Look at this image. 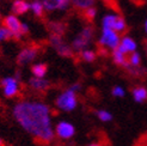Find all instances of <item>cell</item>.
Masks as SVG:
<instances>
[{
  "mask_svg": "<svg viewBox=\"0 0 147 146\" xmlns=\"http://www.w3.org/2000/svg\"><path fill=\"white\" fill-rule=\"evenodd\" d=\"M29 85H30L32 89L35 90H38V91H45L47 90L50 83L46 79H42V78H31L29 80Z\"/></svg>",
  "mask_w": 147,
  "mask_h": 146,
  "instance_id": "8fae6325",
  "label": "cell"
},
{
  "mask_svg": "<svg viewBox=\"0 0 147 146\" xmlns=\"http://www.w3.org/2000/svg\"><path fill=\"white\" fill-rule=\"evenodd\" d=\"M38 54V48L37 47H28L20 50V53L17 56V62L18 65H25L28 62L32 61Z\"/></svg>",
  "mask_w": 147,
  "mask_h": 146,
  "instance_id": "ba28073f",
  "label": "cell"
},
{
  "mask_svg": "<svg viewBox=\"0 0 147 146\" xmlns=\"http://www.w3.org/2000/svg\"><path fill=\"white\" fill-rule=\"evenodd\" d=\"M80 56H82V59L86 62H92L96 59V54H94V52H92V50H83Z\"/></svg>",
  "mask_w": 147,
  "mask_h": 146,
  "instance_id": "7402d4cb",
  "label": "cell"
},
{
  "mask_svg": "<svg viewBox=\"0 0 147 146\" xmlns=\"http://www.w3.org/2000/svg\"><path fill=\"white\" fill-rule=\"evenodd\" d=\"M113 95H114L115 97H123L124 96V91H123L122 87L115 86L114 89H113Z\"/></svg>",
  "mask_w": 147,
  "mask_h": 146,
  "instance_id": "484cf974",
  "label": "cell"
},
{
  "mask_svg": "<svg viewBox=\"0 0 147 146\" xmlns=\"http://www.w3.org/2000/svg\"><path fill=\"white\" fill-rule=\"evenodd\" d=\"M50 45L55 48L57 54H60L61 56L69 57L73 55V49L69 46L66 45L62 40V36H60V35L51 34L50 35Z\"/></svg>",
  "mask_w": 147,
  "mask_h": 146,
  "instance_id": "277c9868",
  "label": "cell"
},
{
  "mask_svg": "<svg viewBox=\"0 0 147 146\" xmlns=\"http://www.w3.org/2000/svg\"><path fill=\"white\" fill-rule=\"evenodd\" d=\"M89 146H100L99 144H91V145H89Z\"/></svg>",
  "mask_w": 147,
  "mask_h": 146,
  "instance_id": "83f0119b",
  "label": "cell"
},
{
  "mask_svg": "<svg viewBox=\"0 0 147 146\" xmlns=\"http://www.w3.org/2000/svg\"><path fill=\"white\" fill-rule=\"evenodd\" d=\"M92 37H93V29L91 26H87V28L83 29V31L77 36L74 41H73L72 49L76 50V52H82V50H84L85 47L90 43Z\"/></svg>",
  "mask_w": 147,
  "mask_h": 146,
  "instance_id": "3957f363",
  "label": "cell"
},
{
  "mask_svg": "<svg viewBox=\"0 0 147 146\" xmlns=\"http://www.w3.org/2000/svg\"><path fill=\"white\" fill-rule=\"evenodd\" d=\"M13 116L38 144L48 145L53 141L54 132L48 105L38 102H19L13 108Z\"/></svg>",
  "mask_w": 147,
  "mask_h": 146,
  "instance_id": "6da1fadb",
  "label": "cell"
},
{
  "mask_svg": "<svg viewBox=\"0 0 147 146\" xmlns=\"http://www.w3.org/2000/svg\"><path fill=\"white\" fill-rule=\"evenodd\" d=\"M10 39H13V34L7 28L1 26V28H0V41L10 40Z\"/></svg>",
  "mask_w": 147,
  "mask_h": 146,
  "instance_id": "603a6c76",
  "label": "cell"
},
{
  "mask_svg": "<svg viewBox=\"0 0 147 146\" xmlns=\"http://www.w3.org/2000/svg\"><path fill=\"white\" fill-rule=\"evenodd\" d=\"M31 10L34 11V13L37 17H43V11H45V6H43L42 3L35 0V1L31 4Z\"/></svg>",
  "mask_w": 147,
  "mask_h": 146,
  "instance_id": "d6986e66",
  "label": "cell"
},
{
  "mask_svg": "<svg viewBox=\"0 0 147 146\" xmlns=\"http://www.w3.org/2000/svg\"><path fill=\"white\" fill-rule=\"evenodd\" d=\"M96 114L98 116V119L102 121H111V119H113V115L105 110H98Z\"/></svg>",
  "mask_w": 147,
  "mask_h": 146,
  "instance_id": "cb8c5ba5",
  "label": "cell"
},
{
  "mask_svg": "<svg viewBox=\"0 0 147 146\" xmlns=\"http://www.w3.org/2000/svg\"><path fill=\"white\" fill-rule=\"evenodd\" d=\"M99 45L115 49L120 45V36L115 30H111V29H103V34L99 40Z\"/></svg>",
  "mask_w": 147,
  "mask_h": 146,
  "instance_id": "5b68a950",
  "label": "cell"
},
{
  "mask_svg": "<svg viewBox=\"0 0 147 146\" xmlns=\"http://www.w3.org/2000/svg\"><path fill=\"white\" fill-rule=\"evenodd\" d=\"M116 18H117V16H114V14H108V16H105L104 19H103V29H111V30H114Z\"/></svg>",
  "mask_w": 147,
  "mask_h": 146,
  "instance_id": "e0dca14e",
  "label": "cell"
},
{
  "mask_svg": "<svg viewBox=\"0 0 147 146\" xmlns=\"http://www.w3.org/2000/svg\"><path fill=\"white\" fill-rule=\"evenodd\" d=\"M145 30H146V32H147V20H146V23H145Z\"/></svg>",
  "mask_w": 147,
  "mask_h": 146,
  "instance_id": "f546056e",
  "label": "cell"
},
{
  "mask_svg": "<svg viewBox=\"0 0 147 146\" xmlns=\"http://www.w3.org/2000/svg\"><path fill=\"white\" fill-rule=\"evenodd\" d=\"M45 9L48 11L55 10H65L69 5V0H42Z\"/></svg>",
  "mask_w": 147,
  "mask_h": 146,
  "instance_id": "30bf717a",
  "label": "cell"
},
{
  "mask_svg": "<svg viewBox=\"0 0 147 146\" xmlns=\"http://www.w3.org/2000/svg\"><path fill=\"white\" fill-rule=\"evenodd\" d=\"M1 86H4V95L6 97H14L18 93V80L13 77L3 79Z\"/></svg>",
  "mask_w": 147,
  "mask_h": 146,
  "instance_id": "52a82bcc",
  "label": "cell"
},
{
  "mask_svg": "<svg viewBox=\"0 0 147 146\" xmlns=\"http://www.w3.org/2000/svg\"><path fill=\"white\" fill-rule=\"evenodd\" d=\"M128 61H129V65L130 66H134V67H138V66H140V55H139L136 52H133V53H130V55L128 56Z\"/></svg>",
  "mask_w": 147,
  "mask_h": 146,
  "instance_id": "44dd1931",
  "label": "cell"
},
{
  "mask_svg": "<svg viewBox=\"0 0 147 146\" xmlns=\"http://www.w3.org/2000/svg\"><path fill=\"white\" fill-rule=\"evenodd\" d=\"M0 18H1V16H0Z\"/></svg>",
  "mask_w": 147,
  "mask_h": 146,
  "instance_id": "1f68e13d",
  "label": "cell"
},
{
  "mask_svg": "<svg viewBox=\"0 0 147 146\" xmlns=\"http://www.w3.org/2000/svg\"><path fill=\"white\" fill-rule=\"evenodd\" d=\"M94 16H96V10H94L93 7H90V9L85 10V12H84V17H85V19H86V20H89V22H92L93 18H94Z\"/></svg>",
  "mask_w": 147,
  "mask_h": 146,
  "instance_id": "d4e9b609",
  "label": "cell"
},
{
  "mask_svg": "<svg viewBox=\"0 0 147 146\" xmlns=\"http://www.w3.org/2000/svg\"><path fill=\"white\" fill-rule=\"evenodd\" d=\"M28 31H29V28H28V25L26 24H22V34H28Z\"/></svg>",
  "mask_w": 147,
  "mask_h": 146,
  "instance_id": "4316f807",
  "label": "cell"
},
{
  "mask_svg": "<svg viewBox=\"0 0 147 146\" xmlns=\"http://www.w3.org/2000/svg\"><path fill=\"white\" fill-rule=\"evenodd\" d=\"M74 133H76L74 127L68 122H60L56 126V134L60 138H62V139H69V138L74 135Z\"/></svg>",
  "mask_w": 147,
  "mask_h": 146,
  "instance_id": "9c48e42d",
  "label": "cell"
},
{
  "mask_svg": "<svg viewBox=\"0 0 147 146\" xmlns=\"http://www.w3.org/2000/svg\"><path fill=\"white\" fill-rule=\"evenodd\" d=\"M29 9H30V5L26 1H24V0H16L12 5V11L16 14H23Z\"/></svg>",
  "mask_w": 147,
  "mask_h": 146,
  "instance_id": "7c38bea8",
  "label": "cell"
},
{
  "mask_svg": "<svg viewBox=\"0 0 147 146\" xmlns=\"http://www.w3.org/2000/svg\"><path fill=\"white\" fill-rule=\"evenodd\" d=\"M56 105L61 110L65 112H72L77 107V93L72 89L66 90L63 93H61L56 99Z\"/></svg>",
  "mask_w": 147,
  "mask_h": 146,
  "instance_id": "7a4b0ae2",
  "label": "cell"
},
{
  "mask_svg": "<svg viewBox=\"0 0 147 146\" xmlns=\"http://www.w3.org/2000/svg\"><path fill=\"white\" fill-rule=\"evenodd\" d=\"M126 22H124V19L122 17H117L116 18V22H115V25H114V30L116 32H123L124 30H126Z\"/></svg>",
  "mask_w": 147,
  "mask_h": 146,
  "instance_id": "ffe728a7",
  "label": "cell"
},
{
  "mask_svg": "<svg viewBox=\"0 0 147 146\" xmlns=\"http://www.w3.org/2000/svg\"><path fill=\"white\" fill-rule=\"evenodd\" d=\"M146 52H147V42H146Z\"/></svg>",
  "mask_w": 147,
  "mask_h": 146,
  "instance_id": "4dcf8cb0",
  "label": "cell"
},
{
  "mask_svg": "<svg viewBox=\"0 0 147 146\" xmlns=\"http://www.w3.org/2000/svg\"><path fill=\"white\" fill-rule=\"evenodd\" d=\"M72 3L79 10H87L92 7L94 0H72Z\"/></svg>",
  "mask_w": 147,
  "mask_h": 146,
  "instance_id": "9a60e30c",
  "label": "cell"
},
{
  "mask_svg": "<svg viewBox=\"0 0 147 146\" xmlns=\"http://www.w3.org/2000/svg\"><path fill=\"white\" fill-rule=\"evenodd\" d=\"M3 26L7 28L13 34V39L20 40L23 34H22V23L14 16H7L3 20Z\"/></svg>",
  "mask_w": 147,
  "mask_h": 146,
  "instance_id": "8992f818",
  "label": "cell"
},
{
  "mask_svg": "<svg viewBox=\"0 0 147 146\" xmlns=\"http://www.w3.org/2000/svg\"><path fill=\"white\" fill-rule=\"evenodd\" d=\"M4 145H5V144H4V141H3L1 139H0V146H4Z\"/></svg>",
  "mask_w": 147,
  "mask_h": 146,
  "instance_id": "f1b7e54d",
  "label": "cell"
},
{
  "mask_svg": "<svg viewBox=\"0 0 147 146\" xmlns=\"http://www.w3.org/2000/svg\"><path fill=\"white\" fill-rule=\"evenodd\" d=\"M133 96H134V99L139 103L141 102H145L147 99V89L146 87H142V86H138L133 90Z\"/></svg>",
  "mask_w": 147,
  "mask_h": 146,
  "instance_id": "4fadbf2b",
  "label": "cell"
},
{
  "mask_svg": "<svg viewBox=\"0 0 147 146\" xmlns=\"http://www.w3.org/2000/svg\"><path fill=\"white\" fill-rule=\"evenodd\" d=\"M49 29L51 34H55V35H60L62 36L65 30H66V26L62 23H59V22H54V23H50L49 24Z\"/></svg>",
  "mask_w": 147,
  "mask_h": 146,
  "instance_id": "2e32d148",
  "label": "cell"
},
{
  "mask_svg": "<svg viewBox=\"0 0 147 146\" xmlns=\"http://www.w3.org/2000/svg\"><path fill=\"white\" fill-rule=\"evenodd\" d=\"M121 45L126 48V50L128 53H133L135 52V49H136V45H135V42L129 39V37H123L122 42H121Z\"/></svg>",
  "mask_w": 147,
  "mask_h": 146,
  "instance_id": "ac0fdd59",
  "label": "cell"
},
{
  "mask_svg": "<svg viewBox=\"0 0 147 146\" xmlns=\"http://www.w3.org/2000/svg\"><path fill=\"white\" fill-rule=\"evenodd\" d=\"M31 71L36 78H43L48 71V66L46 64H37V65H34L31 67Z\"/></svg>",
  "mask_w": 147,
  "mask_h": 146,
  "instance_id": "5bb4252c",
  "label": "cell"
}]
</instances>
